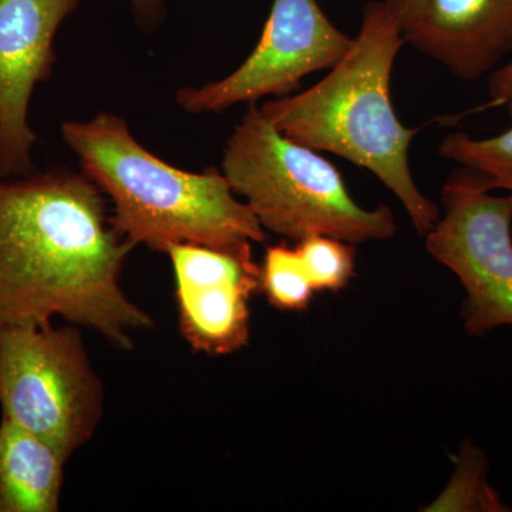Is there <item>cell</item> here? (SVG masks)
<instances>
[{
    "label": "cell",
    "mask_w": 512,
    "mask_h": 512,
    "mask_svg": "<svg viewBox=\"0 0 512 512\" xmlns=\"http://www.w3.org/2000/svg\"><path fill=\"white\" fill-rule=\"evenodd\" d=\"M222 173L265 231L286 239L328 235L357 245L396 234L387 205L357 204L338 168L282 134L256 103L227 141Z\"/></svg>",
    "instance_id": "277c9868"
},
{
    "label": "cell",
    "mask_w": 512,
    "mask_h": 512,
    "mask_svg": "<svg viewBox=\"0 0 512 512\" xmlns=\"http://www.w3.org/2000/svg\"><path fill=\"white\" fill-rule=\"evenodd\" d=\"M386 3L394 15L402 20L403 26L419 15L420 10L426 5L427 0H382Z\"/></svg>",
    "instance_id": "e0dca14e"
},
{
    "label": "cell",
    "mask_w": 512,
    "mask_h": 512,
    "mask_svg": "<svg viewBox=\"0 0 512 512\" xmlns=\"http://www.w3.org/2000/svg\"><path fill=\"white\" fill-rule=\"evenodd\" d=\"M488 94L490 106L504 107L512 117V60L491 73Z\"/></svg>",
    "instance_id": "2e32d148"
},
{
    "label": "cell",
    "mask_w": 512,
    "mask_h": 512,
    "mask_svg": "<svg viewBox=\"0 0 512 512\" xmlns=\"http://www.w3.org/2000/svg\"><path fill=\"white\" fill-rule=\"evenodd\" d=\"M69 457L49 441L2 419L0 512H57Z\"/></svg>",
    "instance_id": "8fae6325"
},
{
    "label": "cell",
    "mask_w": 512,
    "mask_h": 512,
    "mask_svg": "<svg viewBox=\"0 0 512 512\" xmlns=\"http://www.w3.org/2000/svg\"><path fill=\"white\" fill-rule=\"evenodd\" d=\"M316 292H339L355 278V245L328 235H312L295 247Z\"/></svg>",
    "instance_id": "9a60e30c"
},
{
    "label": "cell",
    "mask_w": 512,
    "mask_h": 512,
    "mask_svg": "<svg viewBox=\"0 0 512 512\" xmlns=\"http://www.w3.org/2000/svg\"><path fill=\"white\" fill-rule=\"evenodd\" d=\"M439 153L446 160L483 175L491 191H507L512 201V127L490 138L448 134L441 141Z\"/></svg>",
    "instance_id": "4fadbf2b"
},
{
    "label": "cell",
    "mask_w": 512,
    "mask_h": 512,
    "mask_svg": "<svg viewBox=\"0 0 512 512\" xmlns=\"http://www.w3.org/2000/svg\"><path fill=\"white\" fill-rule=\"evenodd\" d=\"M165 255L173 265L180 330L191 349L225 356L245 348L251 336L249 301L261 288L252 248L174 244Z\"/></svg>",
    "instance_id": "ba28073f"
},
{
    "label": "cell",
    "mask_w": 512,
    "mask_h": 512,
    "mask_svg": "<svg viewBox=\"0 0 512 512\" xmlns=\"http://www.w3.org/2000/svg\"><path fill=\"white\" fill-rule=\"evenodd\" d=\"M62 134L83 173L113 204L114 227L136 247L161 254L174 244L241 251L266 241L261 222L222 171L190 173L165 163L116 114L67 121Z\"/></svg>",
    "instance_id": "3957f363"
},
{
    "label": "cell",
    "mask_w": 512,
    "mask_h": 512,
    "mask_svg": "<svg viewBox=\"0 0 512 512\" xmlns=\"http://www.w3.org/2000/svg\"><path fill=\"white\" fill-rule=\"evenodd\" d=\"M80 0H0V178L32 173L29 106L52 76L57 30Z\"/></svg>",
    "instance_id": "9c48e42d"
},
{
    "label": "cell",
    "mask_w": 512,
    "mask_h": 512,
    "mask_svg": "<svg viewBox=\"0 0 512 512\" xmlns=\"http://www.w3.org/2000/svg\"><path fill=\"white\" fill-rule=\"evenodd\" d=\"M352 42L316 0H274L261 39L247 60L225 79L181 90L178 106L192 114L220 113L266 96H289L309 74L329 70Z\"/></svg>",
    "instance_id": "52a82bcc"
},
{
    "label": "cell",
    "mask_w": 512,
    "mask_h": 512,
    "mask_svg": "<svg viewBox=\"0 0 512 512\" xmlns=\"http://www.w3.org/2000/svg\"><path fill=\"white\" fill-rule=\"evenodd\" d=\"M404 43L402 20L392 9L382 0L366 3L348 52L319 83L266 101L259 109L296 143L328 151L376 175L424 238L441 212L417 187L410 170V146L420 127L404 126L393 107L390 83Z\"/></svg>",
    "instance_id": "7a4b0ae2"
},
{
    "label": "cell",
    "mask_w": 512,
    "mask_h": 512,
    "mask_svg": "<svg viewBox=\"0 0 512 512\" xmlns=\"http://www.w3.org/2000/svg\"><path fill=\"white\" fill-rule=\"evenodd\" d=\"M131 2H133L134 8L140 15L150 18V16L156 15L163 0H131Z\"/></svg>",
    "instance_id": "ac0fdd59"
},
{
    "label": "cell",
    "mask_w": 512,
    "mask_h": 512,
    "mask_svg": "<svg viewBox=\"0 0 512 512\" xmlns=\"http://www.w3.org/2000/svg\"><path fill=\"white\" fill-rule=\"evenodd\" d=\"M404 42L467 82L512 53V0H427Z\"/></svg>",
    "instance_id": "30bf717a"
},
{
    "label": "cell",
    "mask_w": 512,
    "mask_h": 512,
    "mask_svg": "<svg viewBox=\"0 0 512 512\" xmlns=\"http://www.w3.org/2000/svg\"><path fill=\"white\" fill-rule=\"evenodd\" d=\"M0 407L69 458L93 439L104 387L77 326L0 325Z\"/></svg>",
    "instance_id": "5b68a950"
},
{
    "label": "cell",
    "mask_w": 512,
    "mask_h": 512,
    "mask_svg": "<svg viewBox=\"0 0 512 512\" xmlns=\"http://www.w3.org/2000/svg\"><path fill=\"white\" fill-rule=\"evenodd\" d=\"M424 512L512 511L488 481V460L471 440L461 444L456 468L439 497Z\"/></svg>",
    "instance_id": "7c38bea8"
},
{
    "label": "cell",
    "mask_w": 512,
    "mask_h": 512,
    "mask_svg": "<svg viewBox=\"0 0 512 512\" xmlns=\"http://www.w3.org/2000/svg\"><path fill=\"white\" fill-rule=\"evenodd\" d=\"M444 212L427 232V252L460 279L468 336L512 326V201L483 175L458 168L441 192Z\"/></svg>",
    "instance_id": "8992f818"
},
{
    "label": "cell",
    "mask_w": 512,
    "mask_h": 512,
    "mask_svg": "<svg viewBox=\"0 0 512 512\" xmlns=\"http://www.w3.org/2000/svg\"><path fill=\"white\" fill-rule=\"evenodd\" d=\"M259 291L265 293L274 308L284 312L305 311L316 292L298 251L286 244L266 249Z\"/></svg>",
    "instance_id": "5bb4252c"
},
{
    "label": "cell",
    "mask_w": 512,
    "mask_h": 512,
    "mask_svg": "<svg viewBox=\"0 0 512 512\" xmlns=\"http://www.w3.org/2000/svg\"><path fill=\"white\" fill-rule=\"evenodd\" d=\"M134 247L86 174L0 178V325L62 318L133 348V333L154 325L121 288Z\"/></svg>",
    "instance_id": "6da1fadb"
}]
</instances>
